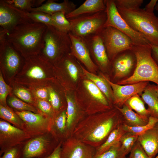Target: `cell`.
Listing matches in <instances>:
<instances>
[{
  "mask_svg": "<svg viewBox=\"0 0 158 158\" xmlns=\"http://www.w3.org/2000/svg\"><path fill=\"white\" fill-rule=\"evenodd\" d=\"M123 123L121 114L114 107L108 111L85 117L76 126L71 136L96 148Z\"/></svg>",
  "mask_w": 158,
  "mask_h": 158,
  "instance_id": "6da1fadb",
  "label": "cell"
},
{
  "mask_svg": "<svg viewBox=\"0 0 158 158\" xmlns=\"http://www.w3.org/2000/svg\"><path fill=\"white\" fill-rule=\"evenodd\" d=\"M46 25L31 22L22 24L7 33V41L24 58L40 54L44 47Z\"/></svg>",
  "mask_w": 158,
  "mask_h": 158,
  "instance_id": "7a4b0ae2",
  "label": "cell"
},
{
  "mask_svg": "<svg viewBox=\"0 0 158 158\" xmlns=\"http://www.w3.org/2000/svg\"><path fill=\"white\" fill-rule=\"evenodd\" d=\"M53 64L41 54L24 58L20 72L15 78V82L30 88L46 86L51 80L49 72Z\"/></svg>",
  "mask_w": 158,
  "mask_h": 158,
  "instance_id": "3957f363",
  "label": "cell"
},
{
  "mask_svg": "<svg viewBox=\"0 0 158 158\" xmlns=\"http://www.w3.org/2000/svg\"><path fill=\"white\" fill-rule=\"evenodd\" d=\"M133 51L136 59L135 68L133 75L118 82L126 85L142 82H153L158 86V66L152 57L150 44H134Z\"/></svg>",
  "mask_w": 158,
  "mask_h": 158,
  "instance_id": "277c9868",
  "label": "cell"
},
{
  "mask_svg": "<svg viewBox=\"0 0 158 158\" xmlns=\"http://www.w3.org/2000/svg\"><path fill=\"white\" fill-rule=\"evenodd\" d=\"M122 17L134 30L139 32L152 45L158 46V17L140 8L117 9Z\"/></svg>",
  "mask_w": 158,
  "mask_h": 158,
  "instance_id": "5b68a950",
  "label": "cell"
},
{
  "mask_svg": "<svg viewBox=\"0 0 158 158\" xmlns=\"http://www.w3.org/2000/svg\"><path fill=\"white\" fill-rule=\"evenodd\" d=\"M47 26L44 35V47L41 53L55 65L64 56L70 53L71 40L69 33L53 26Z\"/></svg>",
  "mask_w": 158,
  "mask_h": 158,
  "instance_id": "8992f818",
  "label": "cell"
},
{
  "mask_svg": "<svg viewBox=\"0 0 158 158\" xmlns=\"http://www.w3.org/2000/svg\"><path fill=\"white\" fill-rule=\"evenodd\" d=\"M107 18L105 10L68 19L71 25L69 32L83 39L99 34L104 28Z\"/></svg>",
  "mask_w": 158,
  "mask_h": 158,
  "instance_id": "52a82bcc",
  "label": "cell"
},
{
  "mask_svg": "<svg viewBox=\"0 0 158 158\" xmlns=\"http://www.w3.org/2000/svg\"><path fill=\"white\" fill-rule=\"evenodd\" d=\"M99 34L102 37L111 62L120 53L133 49L134 44L131 39L114 28L104 27Z\"/></svg>",
  "mask_w": 158,
  "mask_h": 158,
  "instance_id": "ba28073f",
  "label": "cell"
},
{
  "mask_svg": "<svg viewBox=\"0 0 158 158\" xmlns=\"http://www.w3.org/2000/svg\"><path fill=\"white\" fill-rule=\"evenodd\" d=\"M104 1L107 16L104 27L111 26L118 30L128 36L135 44H150L142 35L131 28L122 17L116 6L114 0Z\"/></svg>",
  "mask_w": 158,
  "mask_h": 158,
  "instance_id": "9c48e42d",
  "label": "cell"
},
{
  "mask_svg": "<svg viewBox=\"0 0 158 158\" xmlns=\"http://www.w3.org/2000/svg\"><path fill=\"white\" fill-rule=\"evenodd\" d=\"M59 142L50 132L32 138L23 145V158H41L50 155Z\"/></svg>",
  "mask_w": 158,
  "mask_h": 158,
  "instance_id": "30bf717a",
  "label": "cell"
},
{
  "mask_svg": "<svg viewBox=\"0 0 158 158\" xmlns=\"http://www.w3.org/2000/svg\"><path fill=\"white\" fill-rule=\"evenodd\" d=\"M7 32L0 30V57L1 68L11 75H14L23 67L24 59L6 40Z\"/></svg>",
  "mask_w": 158,
  "mask_h": 158,
  "instance_id": "8fae6325",
  "label": "cell"
},
{
  "mask_svg": "<svg viewBox=\"0 0 158 158\" xmlns=\"http://www.w3.org/2000/svg\"><path fill=\"white\" fill-rule=\"evenodd\" d=\"M32 137L24 130L0 119V155L7 150L23 145Z\"/></svg>",
  "mask_w": 158,
  "mask_h": 158,
  "instance_id": "7c38bea8",
  "label": "cell"
},
{
  "mask_svg": "<svg viewBox=\"0 0 158 158\" xmlns=\"http://www.w3.org/2000/svg\"><path fill=\"white\" fill-rule=\"evenodd\" d=\"M23 121L24 130L32 138L50 132L52 119L42 113L15 111Z\"/></svg>",
  "mask_w": 158,
  "mask_h": 158,
  "instance_id": "4fadbf2b",
  "label": "cell"
},
{
  "mask_svg": "<svg viewBox=\"0 0 158 158\" xmlns=\"http://www.w3.org/2000/svg\"><path fill=\"white\" fill-rule=\"evenodd\" d=\"M34 22L23 12L6 3L0 1V28L10 32L17 26L23 23Z\"/></svg>",
  "mask_w": 158,
  "mask_h": 158,
  "instance_id": "5bb4252c",
  "label": "cell"
},
{
  "mask_svg": "<svg viewBox=\"0 0 158 158\" xmlns=\"http://www.w3.org/2000/svg\"><path fill=\"white\" fill-rule=\"evenodd\" d=\"M96 148L72 136L62 142L61 158H93Z\"/></svg>",
  "mask_w": 158,
  "mask_h": 158,
  "instance_id": "9a60e30c",
  "label": "cell"
},
{
  "mask_svg": "<svg viewBox=\"0 0 158 158\" xmlns=\"http://www.w3.org/2000/svg\"><path fill=\"white\" fill-rule=\"evenodd\" d=\"M111 86L113 93V103L114 106L121 107L128 99L137 95L142 94L149 82H142L133 84L123 85L114 83L104 76Z\"/></svg>",
  "mask_w": 158,
  "mask_h": 158,
  "instance_id": "2e32d148",
  "label": "cell"
},
{
  "mask_svg": "<svg viewBox=\"0 0 158 158\" xmlns=\"http://www.w3.org/2000/svg\"><path fill=\"white\" fill-rule=\"evenodd\" d=\"M71 46V54L82 63L91 72L95 71L97 66L93 61L88 46L84 40L69 32Z\"/></svg>",
  "mask_w": 158,
  "mask_h": 158,
  "instance_id": "e0dca14e",
  "label": "cell"
},
{
  "mask_svg": "<svg viewBox=\"0 0 158 158\" xmlns=\"http://www.w3.org/2000/svg\"><path fill=\"white\" fill-rule=\"evenodd\" d=\"M83 39L98 65L102 69L107 68L111 61L100 35L96 34Z\"/></svg>",
  "mask_w": 158,
  "mask_h": 158,
  "instance_id": "ac0fdd59",
  "label": "cell"
},
{
  "mask_svg": "<svg viewBox=\"0 0 158 158\" xmlns=\"http://www.w3.org/2000/svg\"><path fill=\"white\" fill-rule=\"evenodd\" d=\"M119 54L112 61L115 77L121 78L127 75L134 66L136 59L133 50H126Z\"/></svg>",
  "mask_w": 158,
  "mask_h": 158,
  "instance_id": "d6986e66",
  "label": "cell"
},
{
  "mask_svg": "<svg viewBox=\"0 0 158 158\" xmlns=\"http://www.w3.org/2000/svg\"><path fill=\"white\" fill-rule=\"evenodd\" d=\"M138 141L150 158L158 153V121L151 128L138 136Z\"/></svg>",
  "mask_w": 158,
  "mask_h": 158,
  "instance_id": "ffe728a7",
  "label": "cell"
},
{
  "mask_svg": "<svg viewBox=\"0 0 158 158\" xmlns=\"http://www.w3.org/2000/svg\"><path fill=\"white\" fill-rule=\"evenodd\" d=\"M76 8V5L68 0H65L61 3H56L54 0H49L39 7L32 8L30 12L40 11L51 15L57 12H63L66 15Z\"/></svg>",
  "mask_w": 158,
  "mask_h": 158,
  "instance_id": "44dd1931",
  "label": "cell"
},
{
  "mask_svg": "<svg viewBox=\"0 0 158 158\" xmlns=\"http://www.w3.org/2000/svg\"><path fill=\"white\" fill-rule=\"evenodd\" d=\"M67 103L66 137H71L78 123L85 117L79 114L77 106L74 100L70 96L66 95Z\"/></svg>",
  "mask_w": 158,
  "mask_h": 158,
  "instance_id": "7402d4cb",
  "label": "cell"
},
{
  "mask_svg": "<svg viewBox=\"0 0 158 158\" xmlns=\"http://www.w3.org/2000/svg\"><path fill=\"white\" fill-rule=\"evenodd\" d=\"M106 6L103 0H86L79 7L66 15L67 19L86 14L94 13L105 10Z\"/></svg>",
  "mask_w": 158,
  "mask_h": 158,
  "instance_id": "603a6c76",
  "label": "cell"
},
{
  "mask_svg": "<svg viewBox=\"0 0 158 158\" xmlns=\"http://www.w3.org/2000/svg\"><path fill=\"white\" fill-rule=\"evenodd\" d=\"M66 109L55 115L52 119L50 133L59 142L67 139Z\"/></svg>",
  "mask_w": 158,
  "mask_h": 158,
  "instance_id": "cb8c5ba5",
  "label": "cell"
},
{
  "mask_svg": "<svg viewBox=\"0 0 158 158\" xmlns=\"http://www.w3.org/2000/svg\"><path fill=\"white\" fill-rule=\"evenodd\" d=\"M157 85L148 84L141 94V98L148 106L147 109L150 116L158 119V97L156 89Z\"/></svg>",
  "mask_w": 158,
  "mask_h": 158,
  "instance_id": "d4e9b609",
  "label": "cell"
},
{
  "mask_svg": "<svg viewBox=\"0 0 158 158\" xmlns=\"http://www.w3.org/2000/svg\"><path fill=\"white\" fill-rule=\"evenodd\" d=\"M78 62L84 75L96 85L112 105L113 99V91L111 86L106 79L103 76H98L89 72L84 68L78 61Z\"/></svg>",
  "mask_w": 158,
  "mask_h": 158,
  "instance_id": "484cf974",
  "label": "cell"
},
{
  "mask_svg": "<svg viewBox=\"0 0 158 158\" xmlns=\"http://www.w3.org/2000/svg\"><path fill=\"white\" fill-rule=\"evenodd\" d=\"M114 107L121 114L124 124L130 126H138L145 125L148 123V120L144 118L135 112L125 104L121 107L116 106Z\"/></svg>",
  "mask_w": 158,
  "mask_h": 158,
  "instance_id": "4316f807",
  "label": "cell"
},
{
  "mask_svg": "<svg viewBox=\"0 0 158 158\" xmlns=\"http://www.w3.org/2000/svg\"><path fill=\"white\" fill-rule=\"evenodd\" d=\"M123 124L114 129L109 134L105 142L96 148L95 155L100 154L105 152L120 141L122 135L126 132L123 128Z\"/></svg>",
  "mask_w": 158,
  "mask_h": 158,
  "instance_id": "83f0119b",
  "label": "cell"
},
{
  "mask_svg": "<svg viewBox=\"0 0 158 158\" xmlns=\"http://www.w3.org/2000/svg\"><path fill=\"white\" fill-rule=\"evenodd\" d=\"M83 83L91 96L97 103L103 106L113 108L105 96L94 83L89 80H85Z\"/></svg>",
  "mask_w": 158,
  "mask_h": 158,
  "instance_id": "f1b7e54d",
  "label": "cell"
},
{
  "mask_svg": "<svg viewBox=\"0 0 158 158\" xmlns=\"http://www.w3.org/2000/svg\"><path fill=\"white\" fill-rule=\"evenodd\" d=\"M0 118L15 127L24 130L23 121L15 111L8 106L0 104Z\"/></svg>",
  "mask_w": 158,
  "mask_h": 158,
  "instance_id": "f546056e",
  "label": "cell"
},
{
  "mask_svg": "<svg viewBox=\"0 0 158 158\" xmlns=\"http://www.w3.org/2000/svg\"><path fill=\"white\" fill-rule=\"evenodd\" d=\"M125 104L132 110H134L140 116L148 120L150 116V112L146 108L144 101L138 94L128 99Z\"/></svg>",
  "mask_w": 158,
  "mask_h": 158,
  "instance_id": "4dcf8cb0",
  "label": "cell"
},
{
  "mask_svg": "<svg viewBox=\"0 0 158 158\" xmlns=\"http://www.w3.org/2000/svg\"><path fill=\"white\" fill-rule=\"evenodd\" d=\"M6 101L8 106L13 109L14 111H28L35 113H41L35 107L14 96H9L7 98Z\"/></svg>",
  "mask_w": 158,
  "mask_h": 158,
  "instance_id": "1f68e13d",
  "label": "cell"
},
{
  "mask_svg": "<svg viewBox=\"0 0 158 158\" xmlns=\"http://www.w3.org/2000/svg\"><path fill=\"white\" fill-rule=\"evenodd\" d=\"M5 1L19 10L25 12H30L32 8L40 6L44 0H5Z\"/></svg>",
  "mask_w": 158,
  "mask_h": 158,
  "instance_id": "d6a6232c",
  "label": "cell"
},
{
  "mask_svg": "<svg viewBox=\"0 0 158 158\" xmlns=\"http://www.w3.org/2000/svg\"><path fill=\"white\" fill-rule=\"evenodd\" d=\"M23 12L25 15L34 22L56 28V24L51 15L40 11Z\"/></svg>",
  "mask_w": 158,
  "mask_h": 158,
  "instance_id": "836d02e7",
  "label": "cell"
},
{
  "mask_svg": "<svg viewBox=\"0 0 158 158\" xmlns=\"http://www.w3.org/2000/svg\"><path fill=\"white\" fill-rule=\"evenodd\" d=\"M148 119V123L143 126H130L123 123V127L126 132H130L139 136L153 127L158 121V119L151 116H150Z\"/></svg>",
  "mask_w": 158,
  "mask_h": 158,
  "instance_id": "e575fe53",
  "label": "cell"
},
{
  "mask_svg": "<svg viewBox=\"0 0 158 158\" xmlns=\"http://www.w3.org/2000/svg\"><path fill=\"white\" fill-rule=\"evenodd\" d=\"M126 155L121 148L119 141L102 154H95L93 158H125Z\"/></svg>",
  "mask_w": 158,
  "mask_h": 158,
  "instance_id": "d590c367",
  "label": "cell"
},
{
  "mask_svg": "<svg viewBox=\"0 0 158 158\" xmlns=\"http://www.w3.org/2000/svg\"><path fill=\"white\" fill-rule=\"evenodd\" d=\"M56 26L58 29L69 33L71 30V25L68 20L63 12H57L51 15Z\"/></svg>",
  "mask_w": 158,
  "mask_h": 158,
  "instance_id": "8d00e7d4",
  "label": "cell"
},
{
  "mask_svg": "<svg viewBox=\"0 0 158 158\" xmlns=\"http://www.w3.org/2000/svg\"><path fill=\"white\" fill-rule=\"evenodd\" d=\"M47 86L49 91V102L55 115L66 109L65 108L62 104L60 96L55 90L51 87Z\"/></svg>",
  "mask_w": 158,
  "mask_h": 158,
  "instance_id": "74e56055",
  "label": "cell"
},
{
  "mask_svg": "<svg viewBox=\"0 0 158 158\" xmlns=\"http://www.w3.org/2000/svg\"><path fill=\"white\" fill-rule=\"evenodd\" d=\"M138 136L131 133L126 132L121 138L120 141L123 150L127 155L138 140Z\"/></svg>",
  "mask_w": 158,
  "mask_h": 158,
  "instance_id": "f35d334b",
  "label": "cell"
},
{
  "mask_svg": "<svg viewBox=\"0 0 158 158\" xmlns=\"http://www.w3.org/2000/svg\"><path fill=\"white\" fill-rule=\"evenodd\" d=\"M13 92L17 97L36 108L35 98L28 90L18 86L14 88Z\"/></svg>",
  "mask_w": 158,
  "mask_h": 158,
  "instance_id": "ab89813d",
  "label": "cell"
},
{
  "mask_svg": "<svg viewBox=\"0 0 158 158\" xmlns=\"http://www.w3.org/2000/svg\"><path fill=\"white\" fill-rule=\"evenodd\" d=\"M36 108L42 114L52 119L55 116L53 108L49 101L35 99Z\"/></svg>",
  "mask_w": 158,
  "mask_h": 158,
  "instance_id": "60d3db41",
  "label": "cell"
},
{
  "mask_svg": "<svg viewBox=\"0 0 158 158\" xmlns=\"http://www.w3.org/2000/svg\"><path fill=\"white\" fill-rule=\"evenodd\" d=\"M117 9L134 10L140 8L143 0H114Z\"/></svg>",
  "mask_w": 158,
  "mask_h": 158,
  "instance_id": "b9f144b4",
  "label": "cell"
},
{
  "mask_svg": "<svg viewBox=\"0 0 158 158\" xmlns=\"http://www.w3.org/2000/svg\"><path fill=\"white\" fill-rule=\"evenodd\" d=\"M12 88L7 84L3 78L1 71L0 72V104L8 106L6 99L8 95L10 94Z\"/></svg>",
  "mask_w": 158,
  "mask_h": 158,
  "instance_id": "7bdbcfd3",
  "label": "cell"
},
{
  "mask_svg": "<svg viewBox=\"0 0 158 158\" xmlns=\"http://www.w3.org/2000/svg\"><path fill=\"white\" fill-rule=\"evenodd\" d=\"M30 89L31 92L35 98L49 101V91L47 86H40Z\"/></svg>",
  "mask_w": 158,
  "mask_h": 158,
  "instance_id": "ee69618b",
  "label": "cell"
},
{
  "mask_svg": "<svg viewBox=\"0 0 158 158\" xmlns=\"http://www.w3.org/2000/svg\"><path fill=\"white\" fill-rule=\"evenodd\" d=\"M130 153V158H150L138 140L132 147Z\"/></svg>",
  "mask_w": 158,
  "mask_h": 158,
  "instance_id": "f6af8a7d",
  "label": "cell"
},
{
  "mask_svg": "<svg viewBox=\"0 0 158 158\" xmlns=\"http://www.w3.org/2000/svg\"><path fill=\"white\" fill-rule=\"evenodd\" d=\"M23 146H18L7 150L0 156V158H23Z\"/></svg>",
  "mask_w": 158,
  "mask_h": 158,
  "instance_id": "bcb514c9",
  "label": "cell"
},
{
  "mask_svg": "<svg viewBox=\"0 0 158 158\" xmlns=\"http://www.w3.org/2000/svg\"><path fill=\"white\" fill-rule=\"evenodd\" d=\"M63 141L60 142L53 152L49 155L41 158H61V146Z\"/></svg>",
  "mask_w": 158,
  "mask_h": 158,
  "instance_id": "7dc6e473",
  "label": "cell"
},
{
  "mask_svg": "<svg viewBox=\"0 0 158 158\" xmlns=\"http://www.w3.org/2000/svg\"><path fill=\"white\" fill-rule=\"evenodd\" d=\"M157 1V0H151L145 6L144 9L145 11L149 13H154V11Z\"/></svg>",
  "mask_w": 158,
  "mask_h": 158,
  "instance_id": "c3c4849f",
  "label": "cell"
},
{
  "mask_svg": "<svg viewBox=\"0 0 158 158\" xmlns=\"http://www.w3.org/2000/svg\"><path fill=\"white\" fill-rule=\"evenodd\" d=\"M151 46L152 57L158 66V46L151 45Z\"/></svg>",
  "mask_w": 158,
  "mask_h": 158,
  "instance_id": "681fc988",
  "label": "cell"
},
{
  "mask_svg": "<svg viewBox=\"0 0 158 158\" xmlns=\"http://www.w3.org/2000/svg\"><path fill=\"white\" fill-rule=\"evenodd\" d=\"M155 9L156 11H158V0L157 1V4L155 7Z\"/></svg>",
  "mask_w": 158,
  "mask_h": 158,
  "instance_id": "f907efd6",
  "label": "cell"
},
{
  "mask_svg": "<svg viewBox=\"0 0 158 158\" xmlns=\"http://www.w3.org/2000/svg\"><path fill=\"white\" fill-rule=\"evenodd\" d=\"M156 92L157 94L158 97V86H157V85L156 89Z\"/></svg>",
  "mask_w": 158,
  "mask_h": 158,
  "instance_id": "816d5d0a",
  "label": "cell"
},
{
  "mask_svg": "<svg viewBox=\"0 0 158 158\" xmlns=\"http://www.w3.org/2000/svg\"><path fill=\"white\" fill-rule=\"evenodd\" d=\"M153 158H158V153L157 155L156 156L154 157Z\"/></svg>",
  "mask_w": 158,
  "mask_h": 158,
  "instance_id": "f5cc1de1",
  "label": "cell"
},
{
  "mask_svg": "<svg viewBox=\"0 0 158 158\" xmlns=\"http://www.w3.org/2000/svg\"><path fill=\"white\" fill-rule=\"evenodd\" d=\"M125 158H130V157H128V158H126V157H125Z\"/></svg>",
  "mask_w": 158,
  "mask_h": 158,
  "instance_id": "db71d44e",
  "label": "cell"
}]
</instances>
